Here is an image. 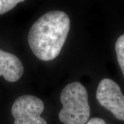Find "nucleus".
Returning <instances> with one entry per match:
<instances>
[{
  "label": "nucleus",
  "instance_id": "7ed1b4c3",
  "mask_svg": "<svg viewBox=\"0 0 124 124\" xmlns=\"http://www.w3.org/2000/svg\"><path fill=\"white\" fill-rule=\"evenodd\" d=\"M44 110V103L37 97L23 95L13 104L11 112L14 124H47L41 115Z\"/></svg>",
  "mask_w": 124,
  "mask_h": 124
},
{
  "label": "nucleus",
  "instance_id": "20e7f679",
  "mask_svg": "<svg viewBox=\"0 0 124 124\" xmlns=\"http://www.w3.org/2000/svg\"><path fill=\"white\" fill-rule=\"evenodd\" d=\"M96 97L99 104L117 119L124 121V95L115 81L108 78L102 79L98 85Z\"/></svg>",
  "mask_w": 124,
  "mask_h": 124
},
{
  "label": "nucleus",
  "instance_id": "423d86ee",
  "mask_svg": "<svg viewBox=\"0 0 124 124\" xmlns=\"http://www.w3.org/2000/svg\"><path fill=\"white\" fill-rule=\"evenodd\" d=\"M115 50L117 61L124 76V34L120 36L115 44Z\"/></svg>",
  "mask_w": 124,
  "mask_h": 124
},
{
  "label": "nucleus",
  "instance_id": "f03ea898",
  "mask_svg": "<svg viewBox=\"0 0 124 124\" xmlns=\"http://www.w3.org/2000/svg\"><path fill=\"white\" fill-rule=\"evenodd\" d=\"M60 100L62 109L59 118L64 124H85L90 116L88 95L86 89L79 82L68 84L62 90Z\"/></svg>",
  "mask_w": 124,
  "mask_h": 124
},
{
  "label": "nucleus",
  "instance_id": "39448f33",
  "mask_svg": "<svg viewBox=\"0 0 124 124\" xmlns=\"http://www.w3.org/2000/svg\"><path fill=\"white\" fill-rule=\"evenodd\" d=\"M23 66L15 54L0 50V77L9 82H15L23 74Z\"/></svg>",
  "mask_w": 124,
  "mask_h": 124
},
{
  "label": "nucleus",
  "instance_id": "6e6552de",
  "mask_svg": "<svg viewBox=\"0 0 124 124\" xmlns=\"http://www.w3.org/2000/svg\"><path fill=\"white\" fill-rule=\"evenodd\" d=\"M85 124H106V121L101 118L94 117L90 120H88Z\"/></svg>",
  "mask_w": 124,
  "mask_h": 124
},
{
  "label": "nucleus",
  "instance_id": "f257e3e1",
  "mask_svg": "<svg viewBox=\"0 0 124 124\" xmlns=\"http://www.w3.org/2000/svg\"><path fill=\"white\" fill-rule=\"evenodd\" d=\"M70 27L65 12L52 10L39 18L28 34V44L32 53L42 61H51L61 53Z\"/></svg>",
  "mask_w": 124,
  "mask_h": 124
},
{
  "label": "nucleus",
  "instance_id": "0eeeda50",
  "mask_svg": "<svg viewBox=\"0 0 124 124\" xmlns=\"http://www.w3.org/2000/svg\"><path fill=\"white\" fill-rule=\"evenodd\" d=\"M25 0H0V15L14 8L17 5Z\"/></svg>",
  "mask_w": 124,
  "mask_h": 124
}]
</instances>
